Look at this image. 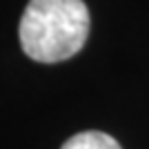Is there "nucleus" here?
I'll return each instance as SVG.
<instances>
[{
    "label": "nucleus",
    "mask_w": 149,
    "mask_h": 149,
    "mask_svg": "<svg viewBox=\"0 0 149 149\" xmlns=\"http://www.w3.org/2000/svg\"><path fill=\"white\" fill-rule=\"evenodd\" d=\"M62 149H120V145L102 131H80L69 138Z\"/></svg>",
    "instance_id": "nucleus-2"
},
{
    "label": "nucleus",
    "mask_w": 149,
    "mask_h": 149,
    "mask_svg": "<svg viewBox=\"0 0 149 149\" xmlns=\"http://www.w3.org/2000/svg\"><path fill=\"white\" fill-rule=\"evenodd\" d=\"M89 36V9L82 0H29L20 20V45L36 62L76 56Z\"/></svg>",
    "instance_id": "nucleus-1"
}]
</instances>
